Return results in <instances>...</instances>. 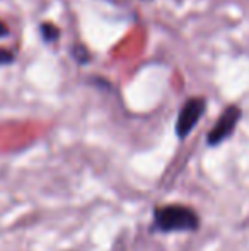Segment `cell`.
Wrapping results in <instances>:
<instances>
[{
  "instance_id": "obj_2",
  "label": "cell",
  "mask_w": 249,
  "mask_h": 251,
  "mask_svg": "<svg viewBox=\"0 0 249 251\" xmlns=\"http://www.w3.org/2000/svg\"><path fill=\"white\" fill-rule=\"evenodd\" d=\"M205 106L206 102L202 98H191V100L184 102L176 122V133L180 139H186L189 132L195 128L196 123L202 118V115L205 113Z\"/></svg>"
},
{
  "instance_id": "obj_6",
  "label": "cell",
  "mask_w": 249,
  "mask_h": 251,
  "mask_svg": "<svg viewBox=\"0 0 249 251\" xmlns=\"http://www.w3.org/2000/svg\"><path fill=\"white\" fill-rule=\"evenodd\" d=\"M12 62H14L12 53L3 50V48H0V65H7V63H12Z\"/></svg>"
},
{
  "instance_id": "obj_5",
  "label": "cell",
  "mask_w": 249,
  "mask_h": 251,
  "mask_svg": "<svg viewBox=\"0 0 249 251\" xmlns=\"http://www.w3.org/2000/svg\"><path fill=\"white\" fill-rule=\"evenodd\" d=\"M72 56L75 58V62L79 63H87L91 60V53L89 50H87L84 45H75V47L72 48Z\"/></svg>"
},
{
  "instance_id": "obj_1",
  "label": "cell",
  "mask_w": 249,
  "mask_h": 251,
  "mask_svg": "<svg viewBox=\"0 0 249 251\" xmlns=\"http://www.w3.org/2000/svg\"><path fill=\"white\" fill-rule=\"evenodd\" d=\"M154 224L162 232L196 231L200 226V217L186 205H164L157 207L154 212Z\"/></svg>"
},
{
  "instance_id": "obj_3",
  "label": "cell",
  "mask_w": 249,
  "mask_h": 251,
  "mask_svg": "<svg viewBox=\"0 0 249 251\" xmlns=\"http://www.w3.org/2000/svg\"><path fill=\"white\" fill-rule=\"evenodd\" d=\"M239 120H241V109L237 108V106H229V108L220 115V118L217 120L213 128L210 130L208 137H206L208 146H219L224 140L229 139L234 130H236Z\"/></svg>"
},
{
  "instance_id": "obj_7",
  "label": "cell",
  "mask_w": 249,
  "mask_h": 251,
  "mask_svg": "<svg viewBox=\"0 0 249 251\" xmlns=\"http://www.w3.org/2000/svg\"><path fill=\"white\" fill-rule=\"evenodd\" d=\"M7 34H9V29H7L5 24H3L2 21H0V38H2V36H7Z\"/></svg>"
},
{
  "instance_id": "obj_4",
  "label": "cell",
  "mask_w": 249,
  "mask_h": 251,
  "mask_svg": "<svg viewBox=\"0 0 249 251\" xmlns=\"http://www.w3.org/2000/svg\"><path fill=\"white\" fill-rule=\"evenodd\" d=\"M40 33H41V38H43L46 43H55V41L60 38V29H58L55 24L51 23H45L40 26Z\"/></svg>"
}]
</instances>
